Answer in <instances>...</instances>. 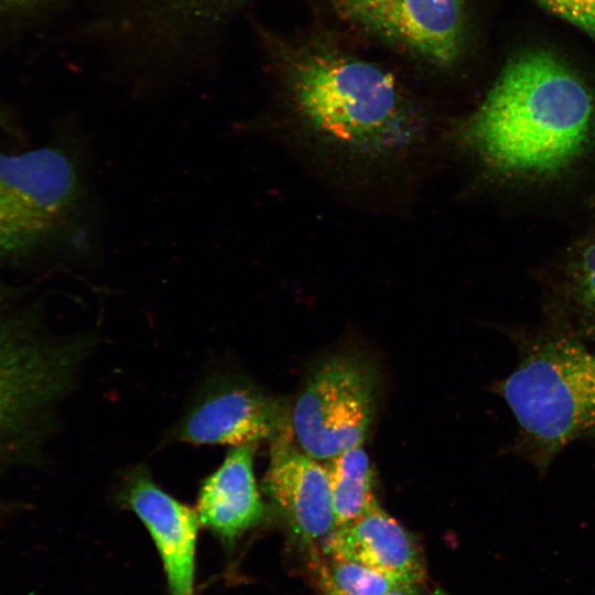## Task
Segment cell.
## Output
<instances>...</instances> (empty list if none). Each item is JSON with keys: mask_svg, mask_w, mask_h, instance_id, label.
Segmentation results:
<instances>
[{"mask_svg": "<svg viewBox=\"0 0 595 595\" xmlns=\"http://www.w3.org/2000/svg\"><path fill=\"white\" fill-rule=\"evenodd\" d=\"M280 400L241 376L209 380L176 428L178 440L196 445L257 444L289 424Z\"/></svg>", "mask_w": 595, "mask_h": 595, "instance_id": "8", "label": "cell"}, {"mask_svg": "<svg viewBox=\"0 0 595 595\" xmlns=\"http://www.w3.org/2000/svg\"><path fill=\"white\" fill-rule=\"evenodd\" d=\"M285 143L345 178L402 176L432 144L431 125L394 76L336 48L303 52L286 80Z\"/></svg>", "mask_w": 595, "mask_h": 595, "instance_id": "1", "label": "cell"}, {"mask_svg": "<svg viewBox=\"0 0 595 595\" xmlns=\"http://www.w3.org/2000/svg\"><path fill=\"white\" fill-rule=\"evenodd\" d=\"M255 451L256 444L234 447L199 489L201 524L226 541L241 537L266 517L253 469Z\"/></svg>", "mask_w": 595, "mask_h": 595, "instance_id": "12", "label": "cell"}, {"mask_svg": "<svg viewBox=\"0 0 595 595\" xmlns=\"http://www.w3.org/2000/svg\"><path fill=\"white\" fill-rule=\"evenodd\" d=\"M264 489L293 536L313 544L334 530L325 465L295 442L290 422L272 439Z\"/></svg>", "mask_w": 595, "mask_h": 595, "instance_id": "9", "label": "cell"}, {"mask_svg": "<svg viewBox=\"0 0 595 595\" xmlns=\"http://www.w3.org/2000/svg\"><path fill=\"white\" fill-rule=\"evenodd\" d=\"M325 555L356 562L422 584L425 565L412 534L379 504L358 520L334 529L324 541Z\"/></svg>", "mask_w": 595, "mask_h": 595, "instance_id": "11", "label": "cell"}, {"mask_svg": "<svg viewBox=\"0 0 595 595\" xmlns=\"http://www.w3.org/2000/svg\"><path fill=\"white\" fill-rule=\"evenodd\" d=\"M561 288L580 331L595 343V232L569 249L562 267Z\"/></svg>", "mask_w": 595, "mask_h": 595, "instance_id": "14", "label": "cell"}, {"mask_svg": "<svg viewBox=\"0 0 595 595\" xmlns=\"http://www.w3.org/2000/svg\"><path fill=\"white\" fill-rule=\"evenodd\" d=\"M3 295H4V290H3L2 283L0 282V302H1L2 299H3Z\"/></svg>", "mask_w": 595, "mask_h": 595, "instance_id": "21", "label": "cell"}, {"mask_svg": "<svg viewBox=\"0 0 595 595\" xmlns=\"http://www.w3.org/2000/svg\"><path fill=\"white\" fill-rule=\"evenodd\" d=\"M47 0H0V12L23 13L43 4Z\"/></svg>", "mask_w": 595, "mask_h": 595, "instance_id": "17", "label": "cell"}, {"mask_svg": "<svg viewBox=\"0 0 595 595\" xmlns=\"http://www.w3.org/2000/svg\"><path fill=\"white\" fill-rule=\"evenodd\" d=\"M496 389L517 420L519 450L540 469L595 434V351L572 335L531 343Z\"/></svg>", "mask_w": 595, "mask_h": 595, "instance_id": "4", "label": "cell"}, {"mask_svg": "<svg viewBox=\"0 0 595 595\" xmlns=\"http://www.w3.org/2000/svg\"><path fill=\"white\" fill-rule=\"evenodd\" d=\"M325 1L346 22L433 66H452L463 52L464 0Z\"/></svg>", "mask_w": 595, "mask_h": 595, "instance_id": "7", "label": "cell"}, {"mask_svg": "<svg viewBox=\"0 0 595 595\" xmlns=\"http://www.w3.org/2000/svg\"><path fill=\"white\" fill-rule=\"evenodd\" d=\"M421 585L422 584H416V585H410V586H405V587H400V588H397L394 591H391L385 595H424L422 592H421Z\"/></svg>", "mask_w": 595, "mask_h": 595, "instance_id": "18", "label": "cell"}, {"mask_svg": "<svg viewBox=\"0 0 595 595\" xmlns=\"http://www.w3.org/2000/svg\"><path fill=\"white\" fill-rule=\"evenodd\" d=\"M425 595V594H424ZM426 595H450L441 589H434L433 592L426 594Z\"/></svg>", "mask_w": 595, "mask_h": 595, "instance_id": "20", "label": "cell"}, {"mask_svg": "<svg viewBox=\"0 0 595 595\" xmlns=\"http://www.w3.org/2000/svg\"><path fill=\"white\" fill-rule=\"evenodd\" d=\"M558 17L595 39V0H538Z\"/></svg>", "mask_w": 595, "mask_h": 595, "instance_id": "16", "label": "cell"}, {"mask_svg": "<svg viewBox=\"0 0 595 595\" xmlns=\"http://www.w3.org/2000/svg\"><path fill=\"white\" fill-rule=\"evenodd\" d=\"M314 572L322 595H385L419 584L403 576L331 556L317 560Z\"/></svg>", "mask_w": 595, "mask_h": 595, "instance_id": "15", "label": "cell"}, {"mask_svg": "<svg viewBox=\"0 0 595 595\" xmlns=\"http://www.w3.org/2000/svg\"><path fill=\"white\" fill-rule=\"evenodd\" d=\"M378 399L375 367L355 355H336L306 378L290 426L298 445L318 461L363 446Z\"/></svg>", "mask_w": 595, "mask_h": 595, "instance_id": "6", "label": "cell"}, {"mask_svg": "<svg viewBox=\"0 0 595 595\" xmlns=\"http://www.w3.org/2000/svg\"><path fill=\"white\" fill-rule=\"evenodd\" d=\"M123 498L154 541L171 595H195L196 510L164 491L144 469L130 475Z\"/></svg>", "mask_w": 595, "mask_h": 595, "instance_id": "10", "label": "cell"}, {"mask_svg": "<svg viewBox=\"0 0 595 595\" xmlns=\"http://www.w3.org/2000/svg\"><path fill=\"white\" fill-rule=\"evenodd\" d=\"M90 346L50 334L33 312L0 318V467L40 448Z\"/></svg>", "mask_w": 595, "mask_h": 595, "instance_id": "5", "label": "cell"}, {"mask_svg": "<svg viewBox=\"0 0 595 595\" xmlns=\"http://www.w3.org/2000/svg\"><path fill=\"white\" fill-rule=\"evenodd\" d=\"M86 167L78 149L61 144L0 148V259L71 242L95 257L104 219Z\"/></svg>", "mask_w": 595, "mask_h": 595, "instance_id": "3", "label": "cell"}, {"mask_svg": "<svg viewBox=\"0 0 595 595\" xmlns=\"http://www.w3.org/2000/svg\"><path fill=\"white\" fill-rule=\"evenodd\" d=\"M334 512V529L361 518L378 505L372 469L363 446L344 451L325 464Z\"/></svg>", "mask_w": 595, "mask_h": 595, "instance_id": "13", "label": "cell"}, {"mask_svg": "<svg viewBox=\"0 0 595 595\" xmlns=\"http://www.w3.org/2000/svg\"><path fill=\"white\" fill-rule=\"evenodd\" d=\"M450 139L488 176L551 181L569 172L595 144V98L555 55L523 53L507 64Z\"/></svg>", "mask_w": 595, "mask_h": 595, "instance_id": "2", "label": "cell"}, {"mask_svg": "<svg viewBox=\"0 0 595 595\" xmlns=\"http://www.w3.org/2000/svg\"><path fill=\"white\" fill-rule=\"evenodd\" d=\"M9 121L7 120L6 118V115H3L1 111H0V127L4 128V129H9Z\"/></svg>", "mask_w": 595, "mask_h": 595, "instance_id": "19", "label": "cell"}]
</instances>
